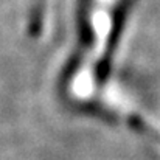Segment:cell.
Segmentation results:
<instances>
[{
  "label": "cell",
  "instance_id": "1",
  "mask_svg": "<svg viewBox=\"0 0 160 160\" xmlns=\"http://www.w3.org/2000/svg\"><path fill=\"white\" fill-rule=\"evenodd\" d=\"M124 0H87L82 17V36L67 76V90L89 101L100 90L118 31Z\"/></svg>",
  "mask_w": 160,
  "mask_h": 160
}]
</instances>
